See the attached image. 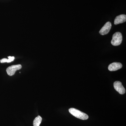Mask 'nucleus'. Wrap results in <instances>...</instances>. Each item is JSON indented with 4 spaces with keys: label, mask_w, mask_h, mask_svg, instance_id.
<instances>
[{
    "label": "nucleus",
    "mask_w": 126,
    "mask_h": 126,
    "mask_svg": "<svg viewBox=\"0 0 126 126\" xmlns=\"http://www.w3.org/2000/svg\"><path fill=\"white\" fill-rule=\"evenodd\" d=\"M69 111L72 115L79 119L84 120H87L89 118L87 114L76 109L70 108L69 109Z\"/></svg>",
    "instance_id": "f257e3e1"
},
{
    "label": "nucleus",
    "mask_w": 126,
    "mask_h": 126,
    "mask_svg": "<svg viewBox=\"0 0 126 126\" xmlns=\"http://www.w3.org/2000/svg\"><path fill=\"white\" fill-rule=\"evenodd\" d=\"M122 40V35L121 33L119 32H116L113 35L111 44L114 46H118L121 44Z\"/></svg>",
    "instance_id": "f03ea898"
},
{
    "label": "nucleus",
    "mask_w": 126,
    "mask_h": 126,
    "mask_svg": "<svg viewBox=\"0 0 126 126\" xmlns=\"http://www.w3.org/2000/svg\"><path fill=\"white\" fill-rule=\"evenodd\" d=\"M22 66L21 64L12 65L8 67L6 69L7 74L9 76H12L15 73L16 70H19L21 68Z\"/></svg>",
    "instance_id": "7ed1b4c3"
},
{
    "label": "nucleus",
    "mask_w": 126,
    "mask_h": 126,
    "mask_svg": "<svg viewBox=\"0 0 126 126\" xmlns=\"http://www.w3.org/2000/svg\"><path fill=\"white\" fill-rule=\"evenodd\" d=\"M114 88L120 94H124L126 93V89L120 81H115L113 84Z\"/></svg>",
    "instance_id": "20e7f679"
},
{
    "label": "nucleus",
    "mask_w": 126,
    "mask_h": 126,
    "mask_svg": "<svg viewBox=\"0 0 126 126\" xmlns=\"http://www.w3.org/2000/svg\"><path fill=\"white\" fill-rule=\"evenodd\" d=\"M111 24L110 22L108 21L107 22L99 31V34L102 35H105L108 34L111 30Z\"/></svg>",
    "instance_id": "39448f33"
},
{
    "label": "nucleus",
    "mask_w": 126,
    "mask_h": 126,
    "mask_svg": "<svg viewBox=\"0 0 126 126\" xmlns=\"http://www.w3.org/2000/svg\"><path fill=\"white\" fill-rule=\"evenodd\" d=\"M122 65L121 63L115 62L110 64L108 66V69L109 71H115L119 70L121 68Z\"/></svg>",
    "instance_id": "423d86ee"
},
{
    "label": "nucleus",
    "mask_w": 126,
    "mask_h": 126,
    "mask_svg": "<svg viewBox=\"0 0 126 126\" xmlns=\"http://www.w3.org/2000/svg\"><path fill=\"white\" fill-rule=\"evenodd\" d=\"M126 21V16L125 15H121L117 16L115 18L114 20V24L115 25L124 23Z\"/></svg>",
    "instance_id": "0eeeda50"
},
{
    "label": "nucleus",
    "mask_w": 126,
    "mask_h": 126,
    "mask_svg": "<svg viewBox=\"0 0 126 126\" xmlns=\"http://www.w3.org/2000/svg\"><path fill=\"white\" fill-rule=\"evenodd\" d=\"M42 118L41 117L38 116L35 118L33 122V126H39L42 121Z\"/></svg>",
    "instance_id": "6e6552de"
},
{
    "label": "nucleus",
    "mask_w": 126,
    "mask_h": 126,
    "mask_svg": "<svg viewBox=\"0 0 126 126\" xmlns=\"http://www.w3.org/2000/svg\"><path fill=\"white\" fill-rule=\"evenodd\" d=\"M8 59H7V62L6 63H10L12 61H14V59H15V57L14 56H9L8 57Z\"/></svg>",
    "instance_id": "1a4fd4ad"
}]
</instances>
